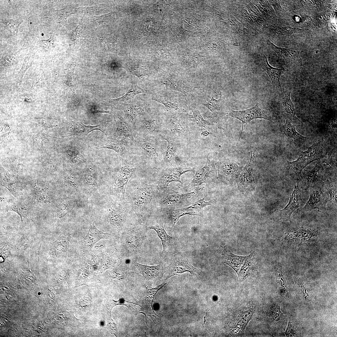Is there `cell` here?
<instances>
[{"instance_id":"6da1fadb","label":"cell","mask_w":337,"mask_h":337,"mask_svg":"<svg viewBox=\"0 0 337 337\" xmlns=\"http://www.w3.org/2000/svg\"><path fill=\"white\" fill-rule=\"evenodd\" d=\"M159 188L156 184L147 183L138 177H132L128 182L125 198L140 223L147 225L153 217L152 201Z\"/></svg>"},{"instance_id":"7a4b0ae2","label":"cell","mask_w":337,"mask_h":337,"mask_svg":"<svg viewBox=\"0 0 337 337\" xmlns=\"http://www.w3.org/2000/svg\"><path fill=\"white\" fill-rule=\"evenodd\" d=\"M105 208L108 226L114 232L120 235L138 222L137 217L129 203L109 194Z\"/></svg>"},{"instance_id":"3957f363","label":"cell","mask_w":337,"mask_h":337,"mask_svg":"<svg viewBox=\"0 0 337 337\" xmlns=\"http://www.w3.org/2000/svg\"><path fill=\"white\" fill-rule=\"evenodd\" d=\"M147 226L138 222L120 234V252L121 257L131 261H137L145 252Z\"/></svg>"},{"instance_id":"277c9868","label":"cell","mask_w":337,"mask_h":337,"mask_svg":"<svg viewBox=\"0 0 337 337\" xmlns=\"http://www.w3.org/2000/svg\"><path fill=\"white\" fill-rule=\"evenodd\" d=\"M197 191L182 193L168 188H159L152 201V208L177 209L188 206L198 198Z\"/></svg>"},{"instance_id":"5b68a950","label":"cell","mask_w":337,"mask_h":337,"mask_svg":"<svg viewBox=\"0 0 337 337\" xmlns=\"http://www.w3.org/2000/svg\"><path fill=\"white\" fill-rule=\"evenodd\" d=\"M203 198L198 200L191 204L177 209L159 208L154 210L155 214L161 219L164 224L169 228H173L179 218L185 215L197 216L203 217V209L211 205L212 201H205Z\"/></svg>"},{"instance_id":"8992f818","label":"cell","mask_w":337,"mask_h":337,"mask_svg":"<svg viewBox=\"0 0 337 337\" xmlns=\"http://www.w3.org/2000/svg\"><path fill=\"white\" fill-rule=\"evenodd\" d=\"M140 166L135 162L127 160L122 161L109 182V194L126 200L125 191L127 184L132 177H136V172Z\"/></svg>"},{"instance_id":"52a82bcc","label":"cell","mask_w":337,"mask_h":337,"mask_svg":"<svg viewBox=\"0 0 337 337\" xmlns=\"http://www.w3.org/2000/svg\"><path fill=\"white\" fill-rule=\"evenodd\" d=\"M324 150L322 144L317 143L308 148L307 150L301 152L296 160L288 161L290 174L296 179H300L303 169L311 163L322 158Z\"/></svg>"},{"instance_id":"ba28073f","label":"cell","mask_w":337,"mask_h":337,"mask_svg":"<svg viewBox=\"0 0 337 337\" xmlns=\"http://www.w3.org/2000/svg\"><path fill=\"white\" fill-rule=\"evenodd\" d=\"M147 226L149 229L155 231L161 241L163 247L161 258L165 259L171 257L177 251V237L171 236L167 234L164 228L163 221L156 215H154L151 218Z\"/></svg>"},{"instance_id":"9c48e42d","label":"cell","mask_w":337,"mask_h":337,"mask_svg":"<svg viewBox=\"0 0 337 337\" xmlns=\"http://www.w3.org/2000/svg\"><path fill=\"white\" fill-rule=\"evenodd\" d=\"M194 170L185 166H169L157 170L151 177L149 183L156 184L160 188H168L169 184L173 182H178L183 184L180 177L183 174L188 172H194Z\"/></svg>"},{"instance_id":"30bf717a","label":"cell","mask_w":337,"mask_h":337,"mask_svg":"<svg viewBox=\"0 0 337 337\" xmlns=\"http://www.w3.org/2000/svg\"><path fill=\"white\" fill-rule=\"evenodd\" d=\"M226 116L237 119L242 122V129L239 139L242 133L244 124L257 119H264L270 121L272 120L268 112L261 104L258 103L253 107L246 110L236 111L230 109Z\"/></svg>"},{"instance_id":"8fae6325","label":"cell","mask_w":337,"mask_h":337,"mask_svg":"<svg viewBox=\"0 0 337 337\" xmlns=\"http://www.w3.org/2000/svg\"><path fill=\"white\" fill-rule=\"evenodd\" d=\"M193 179L187 188L198 187L203 184L209 185L217 178V171L213 161L207 156L206 161L202 168L194 170Z\"/></svg>"},{"instance_id":"7c38bea8","label":"cell","mask_w":337,"mask_h":337,"mask_svg":"<svg viewBox=\"0 0 337 337\" xmlns=\"http://www.w3.org/2000/svg\"><path fill=\"white\" fill-rule=\"evenodd\" d=\"M305 189L309 188H321L330 182L331 180L326 175L320 161H318L314 168L305 171L300 179Z\"/></svg>"},{"instance_id":"4fadbf2b","label":"cell","mask_w":337,"mask_h":337,"mask_svg":"<svg viewBox=\"0 0 337 337\" xmlns=\"http://www.w3.org/2000/svg\"><path fill=\"white\" fill-rule=\"evenodd\" d=\"M311 188L309 198L302 208V211H309L316 209L319 212L327 215L326 205L330 201L328 193L323 192L320 187Z\"/></svg>"},{"instance_id":"5bb4252c","label":"cell","mask_w":337,"mask_h":337,"mask_svg":"<svg viewBox=\"0 0 337 337\" xmlns=\"http://www.w3.org/2000/svg\"><path fill=\"white\" fill-rule=\"evenodd\" d=\"M161 260L159 264L154 266L141 264L137 261H132V262L148 283H155L159 281L165 272L166 267L164 260Z\"/></svg>"},{"instance_id":"9a60e30c","label":"cell","mask_w":337,"mask_h":337,"mask_svg":"<svg viewBox=\"0 0 337 337\" xmlns=\"http://www.w3.org/2000/svg\"><path fill=\"white\" fill-rule=\"evenodd\" d=\"M217 173L219 177L222 180L230 182L238 175L241 168L238 163L230 159L224 158L217 164Z\"/></svg>"},{"instance_id":"2e32d148","label":"cell","mask_w":337,"mask_h":337,"mask_svg":"<svg viewBox=\"0 0 337 337\" xmlns=\"http://www.w3.org/2000/svg\"><path fill=\"white\" fill-rule=\"evenodd\" d=\"M146 107L144 101L137 100L124 104L122 109L126 120L134 125L139 118L148 112Z\"/></svg>"},{"instance_id":"e0dca14e","label":"cell","mask_w":337,"mask_h":337,"mask_svg":"<svg viewBox=\"0 0 337 337\" xmlns=\"http://www.w3.org/2000/svg\"><path fill=\"white\" fill-rule=\"evenodd\" d=\"M174 263V266L165 280L179 274L189 272L193 275H198V269L194 267L186 258L178 251L171 257Z\"/></svg>"},{"instance_id":"ac0fdd59","label":"cell","mask_w":337,"mask_h":337,"mask_svg":"<svg viewBox=\"0 0 337 337\" xmlns=\"http://www.w3.org/2000/svg\"><path fill=\"white\" fill-rule=\"evenodd\" d=\"M301 187L297 183L295 185L288 203L281 211L280 219L291 221L290 217L292 213L304 203L301 198Z\"/></svg>"},{"instance_id":"d6986e66","label":"cell","mask_w":337,"mask_h":337,"mask_svg":"<svg viewBox=\"0 0 337 337\" xmlns=\"http://www.w3.org/2000/svg\"><path fill=\"white\" fill-rule=\"evenodd\" d=\"M217 252L221 261L231 267L238 275L240 270L248 256H241L235 255L226 246H220Z\"/></svg>"},{"instance_id":"ffe728a7","label":"cell","mask_w":337,"mask_h":337,"mask_svg":"<svg viewBox=\"0 0 337 337\" xmlns=\"http://www.w3.org/2000/svg\"><path fill=\"white\" fill-rule=\"evenodd\" d=\"M157 81L168 89L180 92L186 96L188 95L187 86L178 76L171 74H159L157 77Z\"/></svg>"},{"instance_id":"44dd1931","label":"cell","mask_w":337,"mask_h":337,"mask_svg":"<svg viewBox=\"0 0 337 337\" xmlns=\"http://www.w3.org/2000/svg\"><path fill=\"white\" fill-rule=\"evenodd\" d=\"M261 62L262 68L269 76L274 89L280 95H281L283 91L280 82V78L281 76L284 72V70L276 68L271 66L269 64L266 55H264L262 57Z\"/></svg>"},{"instance_id":"7402d4cb","label":"cell","mask_w":337,"mask_h":337,"mask_svg":"<svg viewBox=\"0 0 337 337\" xmlns=\"http://www.w3.org/2000/svg\"><path fill=\"white\" fill-rule=\"evenodd\" d=\"M219 96L218 100L212 97L210 100H207L205 103L203 104L204 106L212 112L210 117L214 120H217L220 117L226 115L230 109L226 105L220 91Z\"/></svg>"},{"instance_id":"603a6c76","label":"cell","mask_w":337,"mask_h":337,"mask_svg":"<svg viewBox=\"0 0 337 337\" xmlns=\"http://www.w3.org/2000/svg\"><path fill=\"white\" fill-rule=\"evenodd\" d=\"M137 123L139 124L141 129L148 133H156L161 129L158 118L148 112L139 118L135 124Z\"/></svg>"},{"instance_id":"cb8c5ba5","label":"cell","mask_w":337,"mask_h":337,"mask_svg":"<svg viewBox=\"0 0 337 337\" xmlns=\"http://www.w3.org/2000/svg\"><path fill=\"white\" fill-rule=\"evenodd\" d=\"M31 187L33 197L37 202L43 204L51 202V192L42 182L35 181L32 183Z\"/></svg>"},{"instance_id":"d4e9b609","label":"cell","mask_w":337,"mask_h":337,"mask_svg":"<svg viewBox=\"0 0 337 337\" xmlns=\"http://www.w3.org/2000/svg\"><path fill=\"white\" fill-rule=\"evenodd\" d=\"M267 44L272 50L277 54L278 57L289 63H293L300 60L299 51L293 48H286L278 47L269 40Z\"/></svg>"},{"instance_id":"484cf974","label":"cell","mask_w":337,"mask_h":337,"mask_svg":"<svg viewBox=\"0 0 337 337\" xmlns=\"http://www.w3.org/2000/svg\"><path fill=\"white\" fill-rule=\"evenodd\" d=\"M168 143L167 150L164 158V163L168 167L173 166V164L178 150L180 147L178 140L176 138L167 135H161Z\"/></svg>"},{"instance_id":"4316f807","label":"cell","mask_w":337,"mask_h":337,"mask_svg":"<svg viewBox=\"0 0 337 337\" xmlns=\"http://www.w3.org/2000/svg\"><path fill=\"white\" fill-rule=\"evenodd\" d=\"M111 236L110 233L104 232L98 230L92 221L83 241L85 245L89 248H91L99 240L104 239H110Z\"/></svg>"},{"instance_id":"83f0119b","label":"cell","mask_w":337,"mask_h":337,"mask_svg":"<svg viewBox=\"0 0 337 337\" xmlns=\"http://www.w3.org/2000/svg\"><path fill=\"white\" fill-rule=\"evenodd\" d=\"M151 99L163 105L166 111L171 114L177 112L180 109L177 101L173 98L164 93H154L151 95Z\"/></svg>"},{"instance_id":"f1b7e54d","label":"cell","mask_w":337,"mask_h":337,"mask_svg":"<svg viewBox=\"0 0 337 337\" xmlns=\"http://www.w3.org/2000/svg\"><path fill=\"white\" fill-rule=\"evenodd\" d=\"M282 127L285 135L291 139L294 144L298 147L303 145L309 139L299 133L296 131L294 125L288 120H286L285 123Z\"/></svg>"},{"instance_id":"f546056e","label":"cell","mask_w":337,"mask_h":337,"mask_svg":"<svg viewBox=\"0 0 337 337\" xmlns=\"http://www.w3.org/2000/svg\"><path fill=\"white\" fill-rule=\"evenodd\" d=\"M0 184L15 197L20 191V183L15 177L4 170L1 173Z\"/></svg>"},{"instance_id":"4dcf8cb0","label":"cell","mask_w":337,"mask_h":337,"mask_svg":"<svg viewBox=\"0 0 337 337\" xmlns=\"http://www.w3.org/2000/svg\"><path fill=\"white\" fill-rule=\"evenodd\" d=\"M172 115L169 120L171 128L175 133L181 135L186 136L190 135L188 127L182 119L175 113Z\"/></svg>"},{"instance_id":"1f68e13d","label":"cell","mask_w":337,"mask_h":337,"mask_svg":"<svg viewBox=\"0 0 337 337\" xmlns=\"http://www.w3.org/2000/svg\"><path fill=\"white\" fill-rule=\"evenodd\" d=\"M73 199L68 197L61 199L56 206V218L59 220L65 216L74 208Z\"/></svg>"},{"instance_id":"d6a6232c","label":"cell","mask_w":337,"mask_h":337,"mask_svg":"<svg viewBox=\"0 0 337 337\" xmlns=\"http://www.w3.org/2000/svg\"><path fill=\"white\" fill-rule=\"evenodd\" d=\"M96 130L103 132L99 128V125H86L82 123L76 122L71 127L69 134L71 136H85L92 131Z\"/></svg>"},{"instance_id":"836d02e7","label":"cell","mask_w":337,"mask_h":337,"mask_svg":"<svg viewBox=\"0 0 337 337\" xmlns=\"http://www.w3.org/2000/svg\"><path fill=\"white\" fill-rule=\"evenodd\" d=\"M147 91L139 87L136 82H133L127 92L122 96L110 100L112 102L123 103L133 100L135 96L140 93H145Z\"/></svg>"},{"instance_id":"e575fe53","label":"cell","mask_w":337,"mask_h":337,"mask_svg":"<svg viewBox=\"0 0 337 337\" xmlns=\"http://www.w3.org/2000/svg\"><path fill=\"white\" fill-rule=\"evenodd\" d=\"M98 149L102 148L112 149L118 153H124L125 148L121 142L113 138L107 137L104 139L97 145Z\"/></svg>"},{"instance_id":"d590c367","label":"cell","mask_w":337,"mask_h":337,"mask_svg":"<svg viewBox=\"0 0 337 337\" xmlns=\"http://www.w3.org/2000/svg\"><path fill=\"white\" fill-rule=\"evenodd\" d=\"M116 127L114 134V136L118 137L124 136L133 140V135L130 127L129 123L126 120L122 117H118L116 121Z\"/></svg>"},{"instance_id":"8d00e7d4","label":"cell","mask_w":337,"mask_h":337,"mask_svg":"<svg viewBox=\"0 0 337 337\" xmlns=\"http://www.w3.org/2000/svg\"><path fill=\"white\" fill-rule=\"evenodd\" d=\"M64 183L70 189L79 192L81 188L80 178L77 173L73 171H66L63 174Z\"/></svg>"},{"instance_id":"74e56055","label":"cell","mask_w":337,"mask_h":337,"mask_svg":"<svg viewBox=\"0 0 337 337\" xmlns=\"http://www.w3.org/2000/svg\"><path fill=\"white\" fill-rule=\"evenodd\" d=\"M128 66L129 72L139 79L149 76L152 74L151 70L147 66L140 63H130Z\"/></svg>"},{"instance_id":"f35d334b","label":"cell","mask_w":337,"mask_h":337,"mask_svg":"<svg viewBox=\"0 0 337 337\" xmlns=\"http://www.w3.org/2000/svg\"><path fill=\"white\" fill-rule=\"evenodd\" d=\"M84 181L90 188L96 187L99 183L96 169L94 166L88 165L84 171Z\"/></svg>"},{"instance_id":"ab89813d","label":"cell","mask_w":337,"mask_h":337,"mask_svg":"<svg viewBox=\"0 0 337 337\" xmlns=\"http://www.w3.org/2000/svg\"><path fill=\"white\" fill-rule=\"evenodd\" d=\"M291 93L290 91H283L280 95L283 106V110L287 115L295 120H298L295 115L294 106L290 98Z\"/></svg>"},{"instance_id":"60d3db41","label":"cell","mask_w":337,"mask_h":337,"mask_svg":"<svg viewBox=\"0 0 337 337\" xmlns=\"http://www.w3.org/2000/svg\"><path fill=\"white\" fill-rule=\"evenodd\" d=\"M135 301L137 305H139L140 307L139 310V313L143 314L145 316L146 320H147V318L148 316H150L153 321L154 323L153 319V317L156 319H158L157 317H160L153 310V304L150 303L145 299H135Z\"/></svg>"},{"instance_id":"b9f144b4","label":"cell","mask_w":337,"mask_h":337,"mask_svg":"<svg viewBox=\"0 0 337 337\" xmlns=\"http://www.w3.org/2000/svg\"><path fill=\"white\" fill-rule=\"evenodd\" d=\"M190 109L193 114L190 115L187 113V115L197 127L200 129H205L212 125L209 121L203 119L198 110L191 108Z\"/></svg>"},{"instance_id":"7bdbcfd3","label":"cell","mask_w":337,"mask_h":337,"mask_svg":"<svg viewBox=\"0 0 337 337\" xmlns=\"http://www.w3.org/2000/svg\"><path fill=\"white\" fill-rule=\"evenodd\" d=\"M7 208V211H13L17 213L22 221L23 217L27 212L29 206L26 202L19 201L10 205Z\"/></svg>"},{"instance_id":"ee69618b","label":"cell","mask_w":337,"mask_h":337,"mask_svg":"<svg viewBox=\"0 0 337 337\" xmlns=\"http://www.w3.org/2000/svg\"><path fill=\"white\" fill-rule=\"evenodd\" d=\"M76 65L71 64L70 68L64 70L65 74V83L73 90L78 87V84L75 74Z\"/></svg>"},{"instance_id":"f6af8a7d","label":"cell","mask_w":337,"mask_h":337,"mask_svg":"<svg viewBox=\"0 0 337 337\" xmlns=\"http://www.w3.org/2000/svg\"><path fill=\"white\" fill-rule=\"evenodd\" d=\"M253 255L252 253L248 255L241 267L238 275L239 279H243L248 275L252 265Z\"/></svg>"},{"instance_id":"bcb514c9","label":"cell","mask_w":337,"mask_h":337,"mask_svg":"<svg viewBox=\"0 0 337 337\" xmlns=\"http://www.w3.org/2000/svg\"><path fill=\"white\" fill-rule=\"evenodd\" d=\"M324 186L327 191L329 195L330 200H331L334 204L337 206V185L336 182L331 181Z\"/></svg>"},{"instance_id":"7dc6e473","label":"cell","mask_w":337,"mask_h":337,"mask_svg":"<svg viewBox=\"0 0 337 337\" xmlns=\"http://www.w3.org/2000/svg\"><path fill=\"white\" fill-rule=\"evenodd\" d=\"M106 327L112 335L117 337L118 332L115 323L111 317V311H107L106 313Z\"/></svg>"},{"instance_id":"c3c4849f","label":"cell","mask_w":337,"mask_h":337,"mask_svg":"<svg viewBox=\"0 0 337 337\" xmlns=\"http://www.w3.org/2000/svg\"><path fill=\"white\" fill-rule=\"evenodd\" d=\"M130 303H133L136 305V304L126 300L123 298H120L118 300H112L109 301L106 304V307L108 310L111 311L113 308L117 305H123L126 306L128 308H133L130 305Z\"/></svg>"},{"instance_id":"681fc988","label":"cell","mask_w":337,"mask_h":337,"mask_svg":"<svg viewBox=\"0 0 337 337\" xmlns=\"http://www.w3.org/2000/svg\"><path fill=\"white\" fill-rule=\"evenodd\" d=\"M166 283L164 282L155 288L149 289L146 287V300L153 304V302L157 292L159 290L161 289L166 284Z\"/></svg>"},{"instance_id":"f907efd6","label":"cell","mask_w":337,"mask_h":337,"mask_svg":"<svg viewBox=\"0 0 337 337\" xmlns=\"http://www.w3.org/2000/svg\"><path fill=\"white\" fill-rule=\"evenodd\" d=\"M68 154L71 161L74 164H79L85 162L83 156L77 150H69Z\"/></svg>"},{"instance_id":"816d5d0a","label":"cell","mask_w":337,"mask_h":337,"mask_svg":"<svg viewBox=\"0 0 337 337\" xmlns=\"http://www.w3.org/2000/svg\"><path fill=\"white\" fill-rule=\"evenodd\" d=\"M326 165L331 168H336L337 167V156L336 155H334L332 154H329L328 158L324 161Z\"/></svg>"},{"instance_id":"f5cc1de1","label":"cell","mask_w":337,"mask_h":337,"mask_svg":"<svg viewBox=\"0 0 337 337\" xmlns=\"http://www.w3.org/2000/svg\"><path fill=\"white\" fill-rule=\"evenodd\" d=\"M285 334L287 337L293 336L295 334L294 333V330L292 328L291 323L290 321L289 322L288 326Z\"/></svg>"},{"instance_id":"db71d44e","label":"cell","mask_w":337,"mask_h":337,"mask_svg":"<svg viewBox=\"0 0 337 337\" xmlns=\"http://www.w3.org/2000/svg\"><path fill=\"white\" fill-rule=\"evenodd\" d=\"M41 323H42V325H43V326H44V327H45V328H46V327H45V326H44V325H43V323H42V321H41Z\"/></svg>"},{"instance_id":"11a10c76","label":"cell","mask_w":337,"mask_h":337,"mask_svg":"<svg viewBox=\"0 0 337 337\" xmlns=\"http://www.w3.org/2000/svg\"><path fill=\"white\" fill-rule=\"evenodd\" d=\"M6 298L7 299V300H8V298H7V296H6Z\"/></svg>"},{"instance_id":"9f6ffc18","label":"cell","mask_w":337,"mask_h":337,"mask_svg":"<svg viewBox=\"0 0 337 337\" xmlns=\"http://www.w3.org/2000/svg\"><path fill=\"white\" fill-rule=\"evenodd\" d=\"M48 290L50 291V292H51V290H50V289H49V288H48Z\"/></svg>"},{"instance_id":"6f0895ef","label":"cell","mask_w":337,"mask_h":337,"mask_svg":"<svg viewBox=\"0 0 337 337\" xmlns=\"http://www.w3.org/2000/svg\"><path fill=\"white\" fill-rule=\"evenodd\" d=\"M39 326V327H40V328H41L42 329H43V328H41V327H40V326Z\"/></svg>"},{"instance_id":"680465c9","label":"cell","mask_w":337,"mask_h":337,"mask_svg":"<svg viewBox=\"0 0 337 337\" xmlns=\"http://www.w3.org/2000/svg\"><path fill=\"white\" fill-rule=\"evenodd\" d=\"M16 328V329L17 330V331H18V330H17V329L16 328Z\"/></svg>"},{"instance_id":"91938a15","label":"cell","mask_w":337,"mask_h":337,"mask_svg":"<svg viewBox=\"0 0 337 337\" xmlns=\"http://www.w3.org/2000/svg\"><path fill=\"white\" fill-rule=\"evenodd\" d=\"M6 320H7V321L8 320L7 319H6Z\"/></svg>"}]
</instances>
